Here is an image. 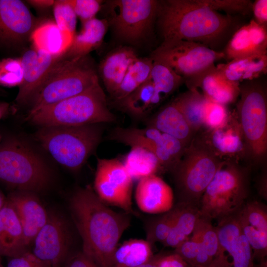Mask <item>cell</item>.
I'll return each mask as SVG.
<instances>
[{"label": "cell", "instance_id": "6da1fadb", "mask_svg": "<svg viewBox=\"0 0 267 267\" xmlns=\"http://www.w3.org/2000/svg\"><path fill=\"white\" fill-rule=\"evenodd\" d=\"M162 42L191 41L215 51L239 28L228 14H222L201 0H158L156 21Z\"/></svg>", "mask_w": 267, "mask_h": 267}, {"label": "cell", "instance_id": "7a4b0ae2", "mask_svg": "<svg viewBox=\"0 0 267 267\" xmlns=\"http://www.w3.org/2000/svg\"><path fill=\"white\" fill-rule=\"evenodd\" d=\"M69 209L82 252L98 267H113L114 253L130 224L129 216L109 208L89 186L74 192Z\"/></svg>", "mask_w": 267, "mask_h": 267}, {"label": "cell", "instance_id": "3957f363", "mask_svg": "<svg viewBox=\"0 0 267 267\" xmlns=\"http://www.w3.org/2000/svg\"><path fill=\"white\" fill-rule=\"evenodd\" d=\"M99 81L98 72L89 55L62 57L51 68L27 105L26 119L41 108L80 94Z\"/></svg>", "mask_w": 267, "mask_h": 267}, {"label": "cell", "instance_id": "277c9868", "mask_svg": "<svg viewBox=\"0 0 267 267\" xmlns=\"http://www.w3.org/2000/svg\"><path fill=\"white\" fill-rule=\"evenodd\" d=\"M115 120L99 81L80 94L41 108L26 119L40 128L103 124Z\"/></svg>", "mask_w": 267, "mask_h": 267}, {"label": "cell", "instance_id": "5b68a950", "mask_svg": "<svg viewBox=\"0 0 267 267\" xmlns=\"http://www.w3.org/2000/svg\"><path fill=\"white\" fill-rule=\"evenodd\" d=\"M222 160L204 137H194L170 171L179 202L199 206L205 189Z\"/></svg>", "mask_w": 267, "mask_h": 267}, {"label": "cell", "instance_id": "8992f818", "mask_svg": "<svg viewBox=\"0 0 267 267\" xmlns=\"http://www.w3.org/2000/svg\"><path fill=\"white\" fill-rule=\"evenodd\" d=\"M102 124L41 127L35 138L58 164L76 172L99 144L103 131Z\"/></svg>", "mask_w": 267, "mask_h": 267}, {"label": "cell", "instance_id": "52a82bcc", "mask_svg": "<svg viewBox=\"0 0 267 267\" xmlns=\"http://www.w3.org/2000/svg\"><path fill=\"white\" fill-rule=\"evenodd\" d=\"M239 89L236 114L244 141V155L259 165L264 162L267 154V87L257 79L240 83Z\"/></svg>", "mask_w": 267, "mask_h": 267}, {"label": "cell", "instance_id": "ba28073f", "mask_svg": "<svg viewBox=\"0 0 267 267\" xmlns=\"http://www.w3.org/2000/svg\"><path fill=\"white\" fill-rule=\"evenodd\" d=\"M249 194V170L231 160L222 161L200 201V216L217 221L238 212Z\"/></svg>", "mask_w": 267, "mask_h": 267}, {"label": "cell", "instance_id": "9c48e42d", "mask_svg": "<svg viewBox=\"0 0 267 267\" xmlns=\"http://www.w3.org/2000/svg\"><path fill=\"white\" fill-rule=\"evenodd\" d=\"M0 181L17 189L34 193L49 187L50 170L29 145L14 140L0 148Z\"/></svg>", "mask_w": 267, "mask_h": 267}, {"label": "cell", "instance_id": "30bf717a", "mask_svg": "<svg viewBox=\"0 0 267 267\" xmlns=\"http://www.w3.org/2000/svg\"><path fill=\"white\" fill-rule=\"evenodd\" d=\"M104 3L108 10L106 19L109 26L119 40L137 44L153 34L158 0H112Z\"/></svg>", "mask_w": 267, "mask_h": 267}, {"label": "cell", "instance_id": "8fae6325", "mask_svg": "<svg viewBox=\"0 0 267 267\" xmlns=\"http://www.w3.org/2000/svg\"><path fill=\"white\" fill-rule=\"evenodd\" d=\"M224 57L222 51H215L199 43L182 40L161 43L150 56L153 60L169 66L184 80L206 71Z\"/></svg>", "mask_w": 267, "mask_h": 267}, {"label": "cell", "instance_id": "7c38bea8", "mask_svg": "<svg viewBox=\"0 0 267 267\" xmlns=\"http://www.w3.org/2000/svg\"><path fill=\"white\" fill-rule=\"evenodd\" d=\"M133 178L118 159H97L94 191L100 199L129 213L132 211Z\"/></svg>", "mask_w": 267, "mask_h": 267}, {"label": "cell", "instance_id": "4fadbf2b", "mask_svg": "<svg viewBox=\"0 0 267 267\" xmlns=\"http://www.w3.org/2000/svg\"><path fill=\"white\" fill-rule=\"evenodd\" d=\"M33 253L51 267H62L69 255L71 236L68 226L59 215L48 214L46 222L36 235Z\"/></svg>", "mask_w": 267, "mask_h": 267}, {"label": "cell", "instance_id": "5bb4252c", "mask_svg": "<svg viewBox=\"0 0 267 267\" xmlns=\"http://www.w3.org/2000/svg\"><path fill=\"white\" fill-rule=\"evenodd\" d=\"M35 18L19 0H0V49L14 50L37 27Z\"/></svg>", "mask_w": 267, "mask_h": 267}, {"label": "cell", "instance_id": "9a60e30c", "mask_svg": "<svg viewBox=\"0 0 267 267\" xmlns=\"http://www.w3.org/2000/svg\"><path fill=\"white\" fill-rule=\"evenodd\" d=\"M62 57H56L33 47L26 50L20 57L23 70V81L19 87L15 101L24 105L44 81L53 65Z\"/></svg>", "mask_w": 267, "mask_h": 267}, {"label": "cell", "instance_id": "2e32d148", "mask_svg": "<svg viewBox=\"0 0 267 267\" xmlns=\"http://www.w3.org/2000/svg\"><path fill=\"white\" fill-rule=\"evenodd\" d=\"M222 52L228 62L267 54V27L252 19L233 33Z\"/></svg>", "mask_w": 267, "mask_h": 267}, {"label": "cell", "instance_id": "e0dca14e", "mask_svg": "<svg viewBox=\"0 0 267 267\" xmlns=\"http://www.w3.org/2000/svg\"><path fill=\"white\" fill-rule=\"evenodd\" d=\"M184 82L188 89L197 90L208 100L225 106L235 101L240 93V84L228 80L215 65Z\"/></svg>", "mask_w": 267, "mask_h": 267}, {"label": "cell", "instance_id": "ac0fdd59", "mask_svg": "<svg viewBox=\"0 0 267 267\" xmlns=\"http://www.w3.org/2000/svg\"><path fill=\"white\" fill-rule=\"evenodd\" d=\"M36 193L17 191L7 198L21 223L27 246L33 242L47 222L48 214Z\"/></svg>", "mask_w": 267, "mask_h": 267}, {"label": "cell", "instance_id": "d6986e66", "mask_svg": "<svg viewBox=\"0 0 267 267\" xmlns=\"http://www.w3.org/2000/svg\"><path fill=\"white\" fill-rule=\"evenodd\" d=\"M174 193L171 187L156 175L139 180L135 190L136 204L148 214L164 213L174 206Z\"/></svg>", "mask_w": 267, "mask_h": 267}, {"label": "cell", "instance_id": "ffe728a7", "mask_svg": "<svg viewBox=\"0 0 267 267\" xmlns=\"http://www.w3.org/2000/svg\"><path fill=\"white\" fill-rule=\"evenodd\" d=\"M138 58L133 47L120 46L109 52L100 61L97 72L110 95L118 89L130 66Z\"/></svg>", "mask_w": 267, "mask_h": 267}, {"label": "cell", "instance_id": "44dd1931", "mask_svg": "<svg viewBox=\"0 0 267 267\" xmlns=\"http://www.w3.org/2000/svg\"><path fill=\"white\" fill-rule=\"evenodd\" d=\"M27 247L20 221L6 198L0 211V256L17 257L28 251Z\"/></svg>", "mask_w": 267, "mask_h": 267}, {"label": "cell", "instance_id": "7402d4cb", "mask_svg": "<svg viewBox=\"0 0 267 267\" xmlns=\"http://www.w3.org/2000/svg\"><path fill=\"white\" fill-rule=\"evenodd\" d=\"M148 123L147 127L177 138L186 147L196 134L173 101L163 107Z\"/></svg>", "mask_w": 267, "mask_h": 267}, {"label": "cell", "instance_id": "603a6c76", "mask_svg": "<svg viewBox=\"0 0 267 267\" xmlns=\"http://www.w3.org/2000/svg\"><path fill=\"white\" fill-rule=\"evenodd\" d=\"M74 36L61 30L55 22L47 21L37 26L30 39L33 47L56 57H64L71 45Z\"/></svg>", "mask_w": 267, "mask_h": 267}, {"label": "cell", "instance_id": "cb8c5ba5", "mask_svg": "<svg viewBox=\"0 0 267 267\" xmlns=\"http://www.w3.org/2000/svg\"><path fill=\"white\" fill-rule=\"evenodd\" d=\"M108 27L106 18L95 17L83 23L81 31L74 36L64 57L71 59L89 55L101 44Z\"/></svg>", "mask_w": 267, "mask_h": 267}, {"label": "cell", "instance_id": "d4e9b609", "mask_svg": "<svg viewBox=\"0 0 267 267\" xmlns=\"http://www.w3.org/2000/svg\"><path fill=\"white\" fill-rule=\"evenodd\" d=\"M216 68L228 80L240 84L257 79L267 73V54L233 59Z\"/></svg>", "mask_w": 267, "mask_h": 267}, {"label": "cell", "instance_id": "484cf974", "mask_svg": "<svg viewBox=\"0 0 267 267\" xmlns=\"http://www.w3.org/2000/svg\"><path fill=\"white\" fill-rule=\"evenodd\" d=\"M108 138L131 147L143 148L153 153L156 157L162 150L164 143V134L150 127L143 129L116 127L111 132Z\"/></svg>", "mask_w": 267, "mask_h": 267}, {"label": "cell", "instance_id": "4316f807", "mask_svg": "<svg viewBox=\"0 0 267 267\" xmlns=\"http://www.w3.org/2000/svg\"><path fill=\"white\" fill-rule=\"evenodd\" d=\"M211 132L210 137L207 139L221 157L222 155H244V141L237 118L230 114L223 126Z\"/></svg>", "mask_w": 267, "mask_h": 267}, {"label": "cell", "instance_id": "83f0119b", "mask_svg": "<svg viewBox=\"0 0 267 267\" xmlns=\"http://www.w3.org/2000/svg\"><path fill=\"white\" fill-rule=\"evenodd\" d=\"M162 98L155 91L150 79L123 99L114 102L122 110L140 117L160 103Z\"/></svg>", "mask_w": 267, "mask_h": 267}, {"label": "cell", "instance_id": "f1b7e54d", "mask_svg": "<svg viewBox=\"0 0 267 267\" xmlns=\"http://www.w3.org/2000/svg\"><path fill=\"white\" fill-rule=\"evenodd\" d=\"M151 245L143 239L125 241L115 250L113 267H137L148 262L153 257Z\"/></svg>", "mask_w": 267, "mask_h": 267}, {"label": "cell", "instance_id": "f546056e", "mask_svg": "<svg viewBox=\"0 0 267 267\" xmlns=\"http://www.w3.org/2000/svg\"><path fill=\"white\" fill-rule=\"evenodd\" d=\"M181 203V207L174 224L167 238L162 243L165 247L175 248L188 239L200 216L198 205Z\"/></svg>", "mask_w": 267, "mask_h": 267}, {"label": "cell", "instance_id": "4dcf8cb0", "mask_svg": "<svg viewBox=\"0 0 267 267\" xmlns=\"http://www.w3.org/2000/svg\"><path fill=\"white\" fill-rule=\"evenodd\" d=\"M123 163L132 178L139 180L162 170L153 153L138 146L131 147Z\"/></svg>", "mask_w": 267, "mask_h": 267}, {"label": "cell", "instance_id": "1f68e13d", "mask_svg": "<svg viewBox=\"0 0 267 267\" xmlns=\"http://www.w3.org/2000/svg\"><path fill=\"white\" fill-rule=\"evenodd\" d=\"M151 57H139L129 68L121 83L111 95L113 102L120 100L150 79L153 66Z\"/></svg>", "mask_w": 267, "mask_h": 267}, {"label": "cell", "instance_id": "d6a6232c", "mask_svg": "<svg viewBox=\"0 0 267 267\" xmlns=\"http://www.w3.org/2000/svg\"><path fill=\"white\" fill-rule=\"evenodd\" d=\"M207 99L198 90L188 89L173 101L196 134L203 124V114Z\"/></svg>", "mask_w": 267, "mask_h": 267}, {"label": "cell", "instance_id": "836d02e7", "mask_svg": "<svg viewBox=\"0 0 267 267\" xmlns=\"http://www.w3.org/2000/svg\"><path fill=\"white\" fill-rule=\"evenodd\" d=\"M153 61L150 79L155 91L163 98L173 93L184 80L166 64Z\"/></svg>", "mask_w": 267, "mask_h": 267}, {"label": "cell", "instance_id": "e575fe53", "mask_svg": "<svg viewBox=\"0 0 267 267\" xmlns=\"http://www.w3.org/2000/svg\"><path fill=\"white\" fill-rule=\"evenodd\" d=\"M181 203L178 202L167 212L163 213L150 222L146 228L147 239L151 245L165 240L170 232L180 211Z\"/></svg>", "mask_w": 267, "mask_h": 267}, {"label": "cell", "instance_id": "d590c367", "mask_svg": "<svg viewBox=\"0 0 267 267\" xmlns=\"http://www.w3.org/2000/svg\"><path fill=\"white\" fill-rule=\"evenodd\" d=\"M238 212L217 221V225L215 227L221 255L229 253L237 238L242 233Z\"/></svg>", "mask_w": 267, "mask_h": 267}, {"label": "cell", "instance_id": "8d00e7d4", "mask_svg": "<svg viewBox=\"0 0 267 267\" xmlns=\"http://www.w3.org/2000/svg\"><path fill=\"white\" fill-rule=\"evenodd\" d=\"M193 232L197 234L201 246L213 261L217 257L222 256L220 253L216 229L212 224V221L199 216Z\"/></svg>", "mask_w": 267, "mask_h": 267}, {"label": "cell", "instance_id": "74e56055", "mask_svg": "<svg viewBox=\"0 0 267 267\" xmlns=\"http://www.w3.org/2000/svg\"><path fill=\"white\" fill-rule=\"evenodd\" d=\"M239 218L261 232L267 233V207L255 200L246 201L238 211Z\"/></svg>", "mask_w": 267, "mask_h": 267}, {"label": "cell", "instance_id": "f35d334b", "mask_svg": "<svg viewBox=\"0 0 267 267\" xmlns=\"http://www.w3.org/2000/svg\"><path fill=\"white\" fill-rule=\"evenodd\" d=\"M23 70L20 58L6 57L0 59V86L14 87L21 84Z\"/></svg>", "mask_w": 267, "mask_h": 267}, {"label": "cell", "instance_id": "ab89813d", "mask_svg": "<svg viewBox=\"0 0 267 267\" xmlns=\"http://www.w3.org/2000/svg\"><path fill=\"white\" fill-rule=\"evenodd\" d=\"M52 6L55 24L61 30L74 36L77 17L69 0H54Z\"/></svg>", "mask_w": 267, "mask_h": 267}, {"label": "cell", "instance_id": "60d3db41", "mask_svg": "<svg viewBox=\"0 0 267 267\" xmlns=\"http://www.w3.org/2000/svg\"><path fill=\"white\" fill-rule=\"evenodd\" d=\"M230 114L226 106L207 99L203 114V124L210 131L223 126Z\"/></svg>", "mask_w": 267, "mask_h": 267}, {"label": "cell", "instance_id": "b9f144b4", "mask_svg": "<svg viewBox=\"0 0 267 267\" xmlns=\"http://www.w3.org/2000/svg\"><path fill=\"white\" fill-rule=\"evenodd\" d=\"M228 254L232 258V267H255L252 248L243 232Z\"/></svg>", "mask_w": 267, "mask_h": 267}, {"label": "cell", "instance_id": "7bdbcfd3", "mask_svg": "<svg viewBox=\"0 0 267 267\" xmlns=\"http://www.w3.org/2000/svg\"><path fill=\"white\" fill-rule=\"evenodd\" d=\"M211 8L218 11L222 10L226 14H249L252 12L253 2L249 0H201Z\"/></svg>", "mask_w": 267, "mask_h": 267}, {"label": "cell", "instance_id": "ee69618b", "mask_svg": "<svg viewBox=\"0 0 267 267\" xmlns=\"http://www.w3.org/2000/svg\"><path fill=\"white\" fill-rule=\"evenodd\" d=\"M68 0L82 23L95 18L104 2L100 0Z\"/></svg>", "mask_w": 267, "mask_h": 267}, {"label": "cell", "instance_id": "f6af8a7d", "mask_svg": "<svg viewBox=\"0 0 267 267\" xmlns=\"http://www.w3.org/2000/svg\"><path fill=\"white\" fill-rule=\"evenodd\" d=\"M174 253L179 255L190 267H194L199 249L197 235L192 232L190 237L175 248Z\"/></svg>", "mask_w": 267, "mask_h": 267}, {"label": "cell", "instance_id": "bcb514c9", "mask_svg": "<svg viewBox=\"0 0 267 267\" xmlns=\"http://www.w3.org/2000/svg\"><path fill=\"white\" fill-rule=\"evenodd\" d=\"M7 267H51L50 265L27 251L15 257L8 258Z\"/></svg>", "mask_w": 267, "mask_h": 267}, {"label": "cell", "instance_id": "7dc6e473", "mask_svg": "<svg viewBox=\"0 0 267 267\" xmlns=\"http://www.w3.org/2000/svg\"><path fill=\"white\" fill-rule=\"evenodd\" d=\"M62 267H98L82 251L70 254Z\"/></svg>", "mask_w": 267, "mask_h": 267}, {"label": "cell", "instance_id": "c3c4849f", "mask_svg": "<svg viewBox=\"0 0 267 267\" xmlns=\"http://www.w3.org/2000/svg\"><path fill=\"white\" fill-rule=\"evenodd\" d=\"M156 267H190L178 254H173L163 256L159 255Z\"/></svg>", "mask_w": 267, "mask_h": 267}, {"label": "cell", "instance_id": "681fc988", "mask_svg": "<svg viewBox=\"0 0 267 267\" xmlns=\"http://www.w3.org/2000/svg\"><path fill=\"white\" fill-rule=\"evenodd\" d=\"M254 20L258 23L267 27V0H256L252 7Z\"/></svg>", "mask_w": 267, "mask_h": 267}, {"label": "cell", "instance_id": "f907efd6", "mask_svg": "<svg viewBox=\"0 0 267 267\" xmlns=\"http://www.w3.org/2000/svg\"><path fill=\"white\" fill-rule=\"evenodd\" d=\"M257 189L260 195L265 200L267 199V173L265 172L261 176L257 184Z\"/></svg>", "mask_w": 267, "mask_h": 267}, {"label": "cell", "instance_id": "816d5d0a", "mask_svg": "<svg viewBox=\"0 0 267 267\" xmlns=\"http://www.w3.org/2000/svg\"><path fill=\"white\" fill-rule=\"evenodd\" d=\"M208 267H232L225 255L216 258Z\"/></svg>", "mask_w": 267, "mask_h": 267}, {"label": "cell", "instance_id": "f5cc1de1", "mask_svg": "<svg viewBox=\"0 0 267 267\" xmlns=\"http://www.w3.org/2000/svg\"><path fill=\"white\" fill-rule=\"evenodd\" d=\"M28 3H29L32 6L44 9L49 7L51 6H52L54 0H27Z\"/></svg>", "mask_w": 267, "mask_h": 267}, {"label": "cell", "instance_id": "db71d44e", "mask_svg": "<svg viewBox=\"0 0 267 267\" xmlns=\"http://www.w3.org/2000/svg\"><path fill=\"white\" fill-rule=\"evenodd\" d=\"M9 105L6 102H0V120L7 112Z\"/></svg>", "mask_w": 267, "mask_h": 267}, {"label": "cell", "instance_id": "11a10c76", "mask_svg": "<svg viewBox=\"0 0 267 267\" xmlns=\"http://www.w3.org/2000/svg\"><path fill=\"white\" fill-rule=\"evenodd\" d=\"M158 256L159 255L153 256L148 262L137 267H156Z\"/></svg>", "mask_w": 267, "mask_h": 267}, {"label": "cell", "instance_id": "9f6ffc18", "mask_svg": "<svg viewBox=\"0 0 267 267\" xmlns=\"http://www.w3.org/2000/svg\"><path fill=\"white\" fill-rule=\"evenodd\" d=\"M6 201V198H5L2 194L0 192V211L4 206Z\"/></svg>", "mask_w": 267, "mask_h": 267}, {"label": "cell", "instance_id": "6f0895ef", "mask_svg": "<svg viewBox=\"0 0 267 267\" xmlns=\"http://www.w3.org/2000/svg\"><path fill=\"white\" fill-rule=\"evenodd\" d=\"M256 267H267V261L265 259L259 262V264Z\"/></svg>", "mask_w": 267, "mask_h": 267}, {"label": "cell", "instance_id": "680465c9", "mask_svg": "<svg viewBox=\"0 0 267 267\" xmlns=\"http://www.w3.org/2000/svg\"><path fill=\"white\" fill-rule=\"evenodd\" d=\"M0 267H4L2 264V257L0 256Z\"/></svg>", "mask_w": 267, "mask_h": 267}]
</instances>
